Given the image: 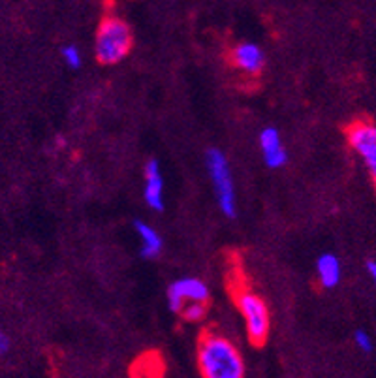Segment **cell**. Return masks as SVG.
Returning <instances> with one entry per match:
<instances>
[{
	"mask_svg": "<svg viewBox=\"0 0 376 378\" xmlns=\"http://www.w3.org/2000/svg\"><path fill=\"white\" fill-rule=\"evenodd\" d=\"M201 378H245V359L239 348L226 337L205 332L198 345Z\"/></svg>",
	"mask_w": 376,
	"mask_h": 378,
	"instance_id": "6da1fadb",
	"label": "cell"
},
{
	"mask_svg": "<svg viewBox=\"0 0 376 378\" xmlns=\"http://www.w3.org/2000/svg\"><path fill=\"white\" fill-rule=\"evenodd\" d=\"M132 42L134 36L128 23L115 15H108L98 25L94 42L96 59L102 65H117L130 53Z\"/></svg>",
	"mask_w": 376,
	"mask_h": 378,
	"instance_id": "7a4b0ae2",
	"label": "cell"
},
{
	"mask_svg": "<svg viewBox=\"0 0 376 378\" xmlns=\"http://www.w3.org/2000/svg\"><path fill=\"white\" fill-rule=\"evenodd\" d=\"M235 303L245 320L248 339L253 341V345H264L271 327V316L264 298H259L258 293H254L248 288H237Z\"/></svg>",
	"mask_w": 376,
	"mask_h": 378,
	"instance_id": "3957f363",
	"label": "cell"
},
{
	"mask_svg": "<svg viewBox=\"0 0 376 378\" xmlns=\"http://www.w3.org/2000/svg\"><path fill=\"white\" fill-rule=\"evenodd\" d=\"M207 170L211 183H213L214 198L219 207L228 218H234L237 215V198H235V184L230 162L226 155L219 149H211L207 153Z\"/></svg>",
	"mask_w": 376,
	"mask_h": 378,
	"instance_id": "277c9868",
	"label": "cell"
},
{
	"mask_svg": "<svg viewBox=\"0 0 376 378\" xmlns=\"http://www.w3.org/2000/svg\"><path fill=\"white\" fill-rule=\"evenodd\" d=\"M348 144L369 168L370 179L376 189V124L369 121H356L346 130Z\"/></svg>",
	"mask_w": 376,
	"mask_h": 378,
	"instance_id": "5b68a950",
	"label": "cell"
},
{
	"mask_svg": "<svg viewBox=\"0 0 376 378\" xmlns=\"http://www.w3.org/2000/svg\"><path fill=\"white\" fill-rule=\"evenodd\" d=\"M209 286L198 277H182L171 282L168 288V307L171 313H181L187 303H203L209 301Z\"/></svg>",
	"mask_w": 376,
	"mask_h": 378,
	"instance_id": "8992f818",
	"label": "cell"
},
{
	"mask_svg": "<svg viewBox=\"0 0 376 378\" xmlns=\"http://www.w3.org/2000/svg\"><path fill=\"white\" fill-rule=\"evenodd\" d=\"M259 151H262L266 166L271 170H279L288 160V153L282 144L280 132L273 126H267L259 132Z\"/></svg>",
	"mask_w": 376,
	"mask_h": 378,
	"instance_id": "52a82bcc",
	"label": "cell"
},
{
	"mask_svg": "<svg viewBox=\"0 0 376 378\" xmlns=\"http://www.w3.org/2000/svg\"><path fill=\"white\" fill-rule=\"evenodd\" d=\"M232 62H234L235 68H239L241 72L248 74V76H258L262 68L266 66V55L262 51V47L253 44V42H243V44L234 47Z\"/></svg>",
	"mask_w": 376,
	"mask_h": 378,
	"instance_id": "ba28073f",
	"label": "cell"
},
{
	"mask_svg": "<svg viewBox=\"0 0 376 378\" xmlns=\"http://www.w3.org/2000/svg\"><path fill=\"white\" fill-rule=\"evenodd\" d=\"M143 198L151 209L162 211L164 209V177L160 170V162L156 158H151L145 166V189Z\"/></svg>",
	"mask_w": 376,
	"mask_h": 378,
	"instance_id": "9c48e42d",
	"label": "cell"
},
{
	"mask_svg": "<svg viewBox=\"0 0 376 378\" xmlns=\"http://www.w3.org/2000/svg\"><path fill=\"white\" fill-rule=\"evenodd\" d=\"M316 273L318 281L324 288H335L339 286V282L343 279V268H341V260L337 256L325 252L318 258L316 261Z\"/></svg>",
	"mask_w": 376,
	"mask_h": 378,
	"instance_id": "30bf717a",
	"label": "cell"
},
{
	"mask_svg": "<svg viewBox=\"0 0 376 378\" xmlns=\"http://www.w3.org/2000/svg\"><path fill=\"white\" fill-rule=\"evenodd\" d=\"M134 230H136L139 243H142V256L143 258H156L160 256L164 248V241L160 234L156 232L153 226H149L147 222L136 221L134 222Z\"/></svg>",
	"mask_w": 376,
	"mask_h": 378,
	"instance_id": "8fae6325",
	"label": "cell"
},
{
	"mask_svg": "<svg viewBox=\"0 0 376 378\" xmlns=\"http://www.w3.org/2000/svg\"><path fill=\"white\" fill-rule=\"evenodd\" d=\"M205 311H207V307L203 305V303H187V305L181 309V316L182 320H187V322H200L203 316H205Z\"/></svg>",
	"mask_w": 376,
	"mask_h": 378,
	"instance_id": "7c38bea8",
	"label": "cell"
},
{
	"mask_svg": "<svg viewBox=\"0 0 376 378\" xmlns=\"http://www.w3.org/2000/svg\"><path fill=\"white\" fill-rule=\"evenodd\" d=\"M62 59H65L66 66L68 68H74V70H78L79 66H81V53H79V49L76 46H65L62 47Z\"/></svg>",
	"mask_w": 376,
	"mask_h": 378,
	"instance_id": "4fadbf2b",
	"label": "cell"
},
{
	"mask_svg": "<svg viewBox=\"0 0 376 378\" xmlns=\"http://www.w3.org/2000/svg\"><path fill=\"white\" fill-rule=\"evenodd\" d=\"M354 343L356 346L365 354L373 352V337L369 335V332H365V329H357L354 333Z\"/></svg>",
	"mask_w": 376,
	"mask_h": 378,
	"instance_id": "5bb4252c",
	"label": "cell"
},
{
	"mask_svg": "<svg viewBox=\"0 0 376 378\" xmlns=\"http://www.w3.org/2000/svg\"><path fill=\"white\" fill-rule=\"evenodd\" d=\"M10 348V339L6 337V333L0 329V354H6Z\"/></svg>",
	"mask_w": 376,
	"mask_h": 378,
	"instance_id": "9a60e30c",
	"label": "cell"
},
{
	"mask_svg": "<svg viewBox=\"0 0 376 378\" xmlns=\"http://www.w3.org/2000/svg\"><path fill=\"white\" fill-rule=\"evenodd\" d=\"M367 273H369V277L373 279V282H375V290H376V261L375 260L367 261Z\"/></svg>",
	"mask_w": 376,
	"mask_h": 378,
	"instance_id": "2e32d148",
	"label": "cell"
}]
</instances>
